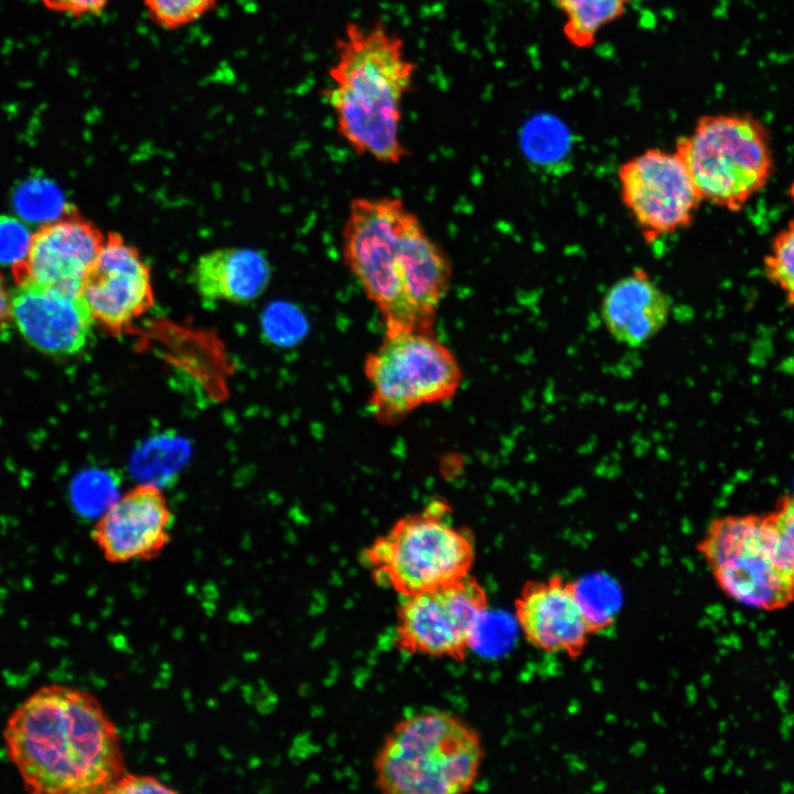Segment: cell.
<instances>
[{
	"mask_svg": "<svg viewBox=\"0 0 794 794\" xmlns=\"http://www.w3.org/2000/svg\"><path fill=\"white\" fill-rule=\"evenodd\" d=\"M343 258L382 315L385 332L432 331L451 264L406 204L356 197L342 234Z\"/></svg>",
	"mask_w": 794,
	"mask_h": 794,
	"instance_id": "obj_1",
	"label": "cell"
},
{
	"mask_svg": "<svg viewBox=\"0 0 794 794\" xmlns=\"http://www.w3.org/2000/svg\"><path fill=\"white\" fill-rule=\"evenodd\" d=\"M3 739L32 793L109 792L119 779L115 727L85 691L55 684L39 688L11 712Z\"/></svg>",
	"mask_w": 794,
	"mask_h": 794,
	"instance_id": "obj_2",
	"label": "cell"
},
{
	"mask_svg": "<svg viewBox=\"0 0 794 794\" xmlns=\"http://www.w3.org/2000/svg\"><path fill=\"white\" fill-rule=\"evenodd\" d=\"M416 73L404 40L383 21L344 25L323 96L337 133L354 152L386 164L407 157L400 126Z\"/></svg>",
	"mask_w": 794,
	"mask_h": 794,
	"instance_id": "obj_3",
	"label": "cell"
},
{
	"mask_svg": "<svg viewBox=\"0 0 794 794\" xmlns=\"http://www.w3.org/2000/svg\"><path fill=\"white\" fill-rule=\"evenodd\" d=\"M480 732L461 717L427 710L399 719L374 759V785L388 794H461L484 762Z\"/></svg>",
	"mask_w": 794,
	"mask_h": 794,
	"instance_id": "obj_4",
	"label": "cell"
},
{
	"mask_svg": "<svg viewBox=\"0 0 794 794\" xmlns=\"http://www.w3.org/2000/svg\"><path fill=\"white\" fill-rule=\"evenodd\" d=\"M702 202L738 212L768 184L771 133L750 114H707L675 143Z\"/></svg>",
	"mask_w": 794,
	"mask_h": 794,
	"instance_id": "obj_5",
	"label": "cell"
},
{
	"mask_svg": "<svg viewBox=\"0 0 794 794\" xmlns=\"http://www.w3.org/2000/svg\"><path fill=\"white\" fill-rule=\"evenodd\" d=\"M446 503L406 515L362 554L372 579L400 598L461 580L475 560L472 534L448 519Z\"/></svg>",
	"mask_w": 794,
	"mask_h": 794,
	"instance_id": "obj_6",
	"label": "cell"
},
{
	"mask_svg": "<svg viewBox=\"0 0 794 794\" xmlns=\"http://www.w3.org/2000/svg\"><path fill=\"white\" fill-rule=\"evenodd\" d=\"M699 552L719 589L741 604L776 610L794 599V561L768 514L721 517Z\"/></svg>",
	"mask_w": 794,
	"mask_h": 794,
	"instance_id": "obj_7",
	"label": "cell"
},
{
	"mask_svg": "<svg viewBox=\"0 0 794 794\" xmlns=\"http://www.w3.org/2000/svg\"><path fill=\"white\" fill-rule=\"evenodd\" d=\"M369 408L380 423H394L416 409L447 401L458 391L462 369L432 331L385 332L364 360Z\"/></svg>",
	"mask_w": 794,
	"mask_h": 794,
	"instance_id": "obj_8",
	"label": "cell"
},
{
	"mask_svg": "<svg viewBox=\"0 0 794 794\" xmlns=\"http://www.w3.org/2000/svg\"><path fill=\"white\" fill-rule=\"evenodd\" d=\"M489 609L485 588L469 575L455 582L401 598L395 644L409 655L464 661Z\"/></svg>",
	"mask_w": 794,
	"mask_h": 794,
	"instance_id": "obj_9",
	"label": "cell"
},
{
	"mask_svg": "<svg viewBox=\"0 0 794 794\" xmlns=\"http://www.w3.org/2000/svg\"><path fill=\"white\" fill-rule=\"evenodd\" d=\"M616 179L620 200L648 244L688 228L702 202L675 150L637 153L619 165Z\"/></svg>",
	"mask_w": 794,
	"mask_h": 794,
	"instance_id": "obj_10",
	"label": "cell"
},
{
	"mask_svg": "<svg viewBox=\"0 0 794 794\" xmlns=\"http://www.w3.org/2000/svg\"><path fill=\"white\" fill-rule=\"evenodd\" d=\"M10 316L31 346L52 356L81 352L95 324L81 281L43 285L20 278L10 292Z\"/></svg>",
	"mask_w": 794,
	"mask_h": 794,
	"instance_id": "obj_11",
	"label": "cell"
},
{
	"mask_svg": "<svg viewBox=\"0 0 794 794\" xmlns=\"http://www.w3.org/2000/svg\"><path fill=\"white\" fill-rule=\"evenodd\" d=\"M513 607L526 642L545 653L576 659L601 632L582 602L579 581L560 575L526 581Z\"/></svg>",
	"mask_w": 794,
	"mask_h": 794,
	"instance_id": "obj_12",
	"label": "cell"
},
{
	"mask_svg": "<svg viewBox=\"0 0 794 794\" xmlns=\"http://www.w3.org/2000/svg\"><path fill=\"white\" fill-rule=\"evenodd\" d=\"M83 294L95 323L119 335L154 303L151 269L136 247L110 232L83 280Z\"/></svg>",
	"mask_w": 794,
	"mask_h": 794,
	"instance_id": "obj_13",
	"label": "cell"
},
{
	"mask_svg": "<svg viewBox=\"0 0 794 794\" xmlns=\"http://www.w3.org/2000/svg\"><path fill=\"white\" fill-rule=\"evenodd\" d=\"M173 514L161 489L139 484L101 513L94 538L111 562L146 560L168 545Z\"/></svg>",
	"mask_w": 794,
	"mask_h": 794,
	"instance_id": "obj_14",
	"label": "cell"
},
{
	"mask_svg": "<svg viewBox=\"0 0 794 794\" xmlns=\"http://www.w3.org/2000/svg\"><path fill=\"white\" fill-rule=\"evenodd\" d=\"M104 242L99 229L88 221L75 215L60 218L33 236L19 273L43 285L83 282Z\"/></svg>",
	"mask_w": 794,
	"mask_h": 794,
	"instance_id": "obj_15",
	"label": "cell"
},
{
	"mask_svg": "<svg viewBox=\"0 0 794 794\" xmlns=\"http://www.w3.org/2000/svg\"><path fill=\"white\" fill-rule=\"evenodd\" d=\"M672 301L651 275L635 268L607 290L601 302V320L618 343L639 347L666 325Z\"/></svg>",
	"mask_w": 794,
	"mask_h": 794,
	"instance_id": "obj_16",
	"label": "cell"
},
{
	"mask_svg": "<svg viewBox=\"0 0 794 794\" xmlns=\"http://www.w3.org/2000/svg\"><path fill=\"white\" fill-rule=\"evenodd\" d=\"M270 266L250 248H218L202 255L192 270V282L207 302L248 303L266 289Z\"/></svg>",
	"mask_w": 794,
	"mask_h": 794,
	"instance_id": "obj_17",
	"label": "cell"
},
{
	"mask_svg": "<svg viewBox=\"0 0 794 794\" xmlns=\"http://www.w3.org/2000/svg\"><path fill=\"white\" fill-rule=\"evenodd\" d=\"M565 18L562 31L569 44L590 49L607 25L622 18L629 0H554Z\"/></svg>",
	"mask_w": 794,
	"mask_h": 794,
	"instance_id": "obj_18",
	"label": "cell"
},
{
	"mask_svg": "<svg viewBox=\"0 0 794 794\" xmlns=\"http://www.w3.org/2000/svg\"><path fill=\"white\" fill-rule=\"evenodd\" d=\"M17 214L30 223H53L63 217L66 204L61 190L46 178L32 176L20 183L12 194Z\"/></svg>",
	"mask_w": 794,
	"mask_h": 794,
	"instance_id": "obj_19",
	"label": "cell"
},
{
	"mask_svg": "<svg viewBox=\"0 0 794 794\" xmlns=\"http://www.w3.org/2000/svg\"><path fill=\"white\" fill-rule=\"evenodd\" d=\"M764 273L784 294L790 307L794 305V219H791L773 237L763 261Z\"/></svg>",
	"mask_w": 794,
	"mask_h": 794,
	"instance_id": "obj_20",
	"label": "cell"
},
{
	"mask_svg": "<svg viewBox=\"0 0 794 794\" xmlns=\"http://www.w3.org/2000/svg\"><path fill=\"white\" fill-rule=\"evenodd\" d=\"M149 19L160 29L174 31L197 22L217 0H142Z\"/></svg>",
	"mask_w": 794,
	"mask_h": 794,
	"instance_id": "obj_21",
	"label": "cell"
},
{
	"mask_svg": "<svg viewBox=\"0 0 794 794\" xmlns=\"http://www.w3.org/2000/svg\"><path fill=\"white\" fill-rule=\"evenodd\" d=\"M33 236L20 219L0 216V265L21 269L29 256Z\"/></svg>",
	"mask_w": 794,
	"mask_h": 794,
	"instance_id": "obj_22",
	"label": "cell"
},
{
	"mask_svg": "<svg viewBox=\"0 0 794 794\" xmlns=\"http://www.w3.org/2000/svg\"><path fill=\"white\" fill-rule=\"evenodd\" d=\"M768 515L783 546L794 560V494L783 496Z\"/></svg>",
	"mask_w": 794,
	"mask_h": 794,
	"instance_id": "obj_23",
	"label": "cell"
},
{
	"mask_svg": "<svg viewBox=\"0 0 794 794\" xmlns=\"http://www.w3.org/2000/svg\"><path fill=\"white\" fill-rule=\"evenodd\" d=\"M43 9L55 14L82 19L98 15L111 0H37Z\"/></svg>",
	"mask_w": 794,
	"mask_h": 794,
	"instance_id": "obj_24",
	"label": "cell"
},
{
	"mask_svg": "<svg viewBox=\"0 0 794 794\" xmlns=\"http://www.w3.org/2000/svg\"><path fill=\"white\" fill-rule=\"evenodd\" d=\"M172 792L174 791L167 787L160 781L149 776H122L119 777L109 790V793L127 794Z\"/></svg>",
	"mask_w": 794,
	"mask_h": 794,
	"instance_id": "obj_25",
	"label": "cell"
},
{
	"mask_svg": "<svg viewBox=\"0 0 794 794\" xmlns=\"http://www.w3.org/2000/svg\"><path fill=\"white\" fill-rule=\"evenodd\" d=\"M8 316H10V293L7 292L0 276V325Z\"/></svg>",
	"mask_w": 794,
	"mask_h": 794,
	"instance_id": "obj_26",
	"label": "cell"
}]
</instances>
